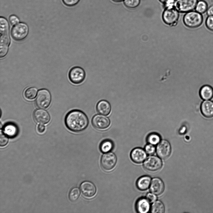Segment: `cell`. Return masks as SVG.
I'll list each match as a JSON object with an SVG mask.
<instances>
[{
    "instance_id": "6da1fadb",
    "label": "cell",
    "mask_w": 213,
    "mask_h": 213,
    "mask_svg": "<svg viewBox=\"0 0 213 213\" xmlns=\"http://www.w3.org/2000/svg\"><path fill=\"white\" fill-rule=\"evenodd\" d=\"M65 122L68 129L77 133L84 130L89 123L86 115L82 111L78 109H74L69 112L65 116Z\"/></svg>"
},
{
    "instance_id": "7a4b0ae2",
    "label": "cell",
    "mask_w": 213,
    "mask_h": 213,
    "mask_svg": "<svg viewBox=\"0 0 213 213\" xmlns=\"http://www.w3.org/2000/svg\"><path fill=\"white\" fill-rule=\"evenodd\" d=\"M0 57L2 58L7 54L10 44L9 24L4 17L0 18Z\"/></svg>"
},
{
    "instance_id": "3957f363",
    "label": "cell",
    "mask_w": 213,
    "mask_h": 213,
    "mask_svg": "<svg viewBox=\"0 0 213 213\" xmlns=\"http://www.w3.org/2000/svg\"><path fill=\"white\" fill-rule=\"evenodd\" d=\"M203 21L202 14L194 10L186 13L183 18L185 25L191 28L199 27L202 24Z\"/></svg>"
},
{
    "instance_id": "277c9868",
    "label": "cell",
    "mask_w": 213,
    "mask_h": 213,
    "mask_svg": "<svg viewBox=\"0 0 213 213\" xmlns=\"http://www.w3.org/2000/svg\"><path fill=\"white\" fill-rule=\"evenodd\" d=\"M29 32V28L27 25L24 23L20 22L12 27L11 31V35L14 40L21 41L27 37Z\"/></svg>"
},
{
    "instance_id": "5b68a950",
    "label": "cell",
    "mask_w": 213,
    "mask_h": 213,
    "mask_svg": "<svg viewBox=\"0 0 213 213\" xmlns=\"http://www.w3.org/2000/svg\"><path fill=\"white\" fill-rule=\"evenodd\" d=\"M179 12L174 7L164 8L162 14V18L164 22L171 26H175L177 24Z\"/></svg>"
},
{
    "instance_id": "8992f818",
    "label": "cell",
    "mask_w": 213,
    "mask_h": 213,
    "mask_svg": "<svg viewBox=\"0 0 213 213\" xmlns=\"http://www.w3.org/2000/svg\"><path fill=\"white\" fill-rule=\"evenodd\" d=\"M68 75L71 82L78 85L81 83L85 80L86 74L83 68L79 66H75L70 69Z\"/></svg>"
},
{
    "instance_id": "52a82bcc",
    "label": "cell",
    "mask_w": 213,
    "mask_h": 213,
    "mask_svg": "<svg viewBox=\"0 0 213 213\" xmlns=\"http://www.w3.org/2000/svg\"><path fill=\"white\" fill-rule=\"evenodd\" d=\"M51 96L49 91L46 89L39 91L35 100L37 106L41 109L47 108L50 104Z\"/></svg>"
},
{
    "instance_id": "ba28073f",
    "label": "cell",
    "mask_w": 213,
    "mask_h": 213,
    "mask_svg": "<svg viewBox=\"0 0 213 213\" xmlns=\"http://www.w3.org/2000/svg\"><path fill=\"white\" fill-rule=\"evenodd\" d=\"M198 0H176L174 7L180 13H186L195 10Z\"/></svg>"
},
{
    "instance_id": "9c48e42d",
    "label": "cell",
    "mask_w": 213,
    "mask_h": 213,
    "mask_svg": "<svg viewBox=\"0 0 213 213\" xmlns=\"http://www.w3.org/2000/svg\"><path fill=\"white\" fill-rule=\"evenodd\" d=\"M117 161L115 155L112 152L104 153L102 156L100 164L102 168L105 171H110L115 167Z\"/></svg>"
},
{
    "instance_id": "30bf717a",
    "label": "cell",
    "mask_w": 213,
    "mask_h": 213,
    "mask_svg": "<svg viewBox=\"0 0 213 213\" xmlns=\"http://www.w3.org/2000/svg\"><path fill=\"white\" fill-rule=\"evenodd\" d=\"M162 162L159 157L151 156L148 157L143 162V167L147 170L154 172L158 171L162 167Z\"/></svg>"
},
{
    "instance_id": "8fae6325",
    "label": "cell",
    "mask_w": 213,
    "mask_h": 213,
    "mask_svg": "<svg viewBox=\"0 0 213 213\" xmlns=\"http://www.w3.org/2000/svg\"><path fill=\"white\" fill-rule=\"evenodd\" d=\"M91 123L95 128L103 130L107 128L109 126L110 121L108 117L104 115L97 114L93 117Z\"/></svg>"
},
{
    "instance_id": "7c38bea8",
    "label": "cell",
    "mask_w": 213,
    "mask_h": 213,
    "mask_svg": "<svg viewBox=\"0 0 213 213\" xmlns=\"http://www.w3.org/2000/svg\"><path fill=\"white\" fill-rule=\"evenodd\" d=\"M157 153L159 157L165 159L170 156L171 148L169 142L166 140H161L156 148Z\"/></svg>"
},
{
    "instance_id": "4fadbf2b",
    "label": "cell",
    "mask_w": 213,
    "mask_h": 213,
    "mask_svg": "<svg viewBox=\"0 0 213 213\" xmlns=\"http://www.w3.org/2000/svg\"><path fill=\"white\" fill-rule=\"evenodd\" d=\"M80 190L83 195L85 197L90 198L96 194V188L92 182L86 181L82 182L80 185Z\"/></svg>"
},
{
    "instance_id": "5bb4252c",
    "label": "cell",
    "mask_w": 213,
    "mask_h": 213,
    "mask_svg": "<svg viewBox=\"0 0 213 213\" xmlns=\"http://www.w3.org/2000/svg\"><path fill=\"white\" fill-rule=\"evenodd\" d=\"M130 157L134 162L140 163L144 162L147 157L145 150L140 148H134L130 153Z\"/></svg>"
},
{
    "instance_id": "9a60e30c",
    "label": "cell",
    "mask_w": 213,
    "mask_h": 213,
    "mask_svg": "<svg viewBox=\"0 0 213 213\" xmlns=\"http://www.w3.org/2000/svg\"><path fill=\"white\" fill-rule=\"evenodd\" d=\"M200 111L202 115L207 118L213 117V101L211 100H203L200 106Z\"/></svg>"
},
{
    "instance_id": "2e32d148",
    "label": "cell",
    "mask_w": 213,
    "mask_h": 213,
    "mask_svg": "<svg viewBox=\"0 0 213 213\" xmlns=\"http://www.w3.org/2000/svg\"><path fill=\"white\" fill-rule=\"evenodd\" d=\"M33 117L35 121L41 124L48 123L50 119L49 113L46 110L42 109H37L34 111Z\"/></svg>"
},
{
    "instance_id": "e0dca14e",
    "label": "cell",
    "mask_w": 213,
    "mask_h": 213,
    "mask_svg": "<svg viewBox=\"0 0 213 213\" xmlns=\"http://www.w3.org/2000/svg\"><path fill=\"white\" fill-rule=\"evenodd\" d=\"M164 185L162 181L158 177H154L151 180L150 186L151 192L156 195H159L163 191Z\"/></svg>"
},
{
    "instance_id": "ac0fdd59",
    "label": "cell",
    "mask_w": 213,
    "mask_h": 213,
    "mask_svg": "<svg viewBox=\"0 0 213 213\" xmlns=\"http://www.w3.org/2000/svg\"><path fill=\"white\" fill-rule=\"evenodd\" d=\"M150 201L146 198H141L136 202L135 208L137 212L139 213H147L151 209Z\"/></svg>"
},
{
    "instance_id": "d6986e66",
    "label": "cell",
    "mask_w": 213,
    "mask_h": 213,
    "mask_svg": "<svg viewBox=\"0 0 213 213\" xmlns=\"http://www.w3.org/2000/svg\"><path fill=\"white\" fill-rule=\"evenodd\" d=\"M111 106L107 101L102 100L99 101L96 106V110L99 114L104 115H108L111 111Z\"/></svg>"
},
{
    "instance_id": "ffe728a7",
    "label": "cell",
    "mask_w": 213,
    "mask_h": 213,
    "mask_svg": "<svg viewBox=\"0 0 213 213\" xmlns=\"http://www.w3.org/2000/svg\"><path fill=\"white\" fill-rule=\"evenodd\" d=\"M199 94L202 100H211L213 98V88L209 85H203L200 89Z\"/></svg>"
},
{
    "instance_id": "44dd1931",
    "label": "cell",
    "mask_w": 213,
    "mask_h": 213,
    "mask_svg": "<svg viewBox=\"0 0 213 213\" xmlns=\"http://www.w3.org/2000/svg\"><path fill=\"white\" fill-rule=\"evenodd\" d=\"M151 177L148 176H144L139 178L136 182V186L138 189L141 191H144L148 189L151 182Z\"/></svg>"
},
{
    "instance_id": "7402d4cb",
    "label": "cell",
    "mask_w": 213,
    "mask_h": 213,
    "mask_svg": "<svg viewBox=\"0 0 213 213\" xmlns=\"http://www.w3.org/2000/svg\"><path fill=\"white\" fill-rule=\"evenodd\" d=\"M3 131L9 137L13 138L17 135L18 130L17 126L15 124L8 123L4 127Z\"/></svg>"
},
{
    "instance_id": "603a6c76",
    "label": "cell",
    "mask_w": 213,
    "mask_h": 213,
    "mask_svg": "<svg viewBox=\"0 0 213 213\" xmlns=\"http://www.w3.org/2000/svg\"><path fill=\"white\" fill-rule=\"evenodd\" d=\"M114 144L111 140L106 139L102 141L99 145L100 151L103 153H106L110 152L114 148Z\"/></svg>"
},
{
    "instance_id": "cb8c5ba5",
    "label": "cell",
    "mask_w": 213,
    "mask_h": 213,
    "mask_svg": "<svg viewBox=\"0 0 213 213\" xmlns=\"http://www.w3.org/2000/svg\"><path fill=\"white\" fill-rule=\"evenodd\" d=\"M165 208L163 204L159 200L156 201L152 204L150 211L152 213H163Z\"/></svg>"
},
{
    "instance_id": "d4e9b609",
    "label": "cell",
    "mask_w": 213,
    "mask_h": 213,
    "mask_svg": "<svg viewBox=\"0 0 213 213\" xmlns=\"http://www.w3.org/2000/svg\"><path fill=\"white\" fill-rule=\"evenodd\" d=\"M160 136L157 133H150L147 136V141L148 143L155 145H157L161 141Z\"/></svg>"
},
{
    "instance_id": "484cf974",
    "label": "cell",
    "mask_w": 213,
    "mask_h": 213,
    "mask_svg": "<svg viewBox=\"0 0 213 213\" xmlns=\"http://www.w3.org/2000/svg\"><path fill=\"white\" fill-rule=\"evenodd\" d=\"M208 7V4L205 0H199L196 6L195 11L202 14L206 12Z\"/></svg>"
},
{
    "instance_id": "4316f807",
    "label": "cell",
    "mask_w": 213,
    "mask_h": 213,
    "mask_svg": "<svg viewBox=\"0 0 213 213\" xmlns=\"http://www.w3.org/2000/svg\"><path fill=\"white\" fill-rule=\"evenodd\" d=\"M37 91V89L34 87L27 88L24 92L25 96L28 99H32L35 97Z\"/></svg>"
},
{
    "instance_id": "83f0119b",
    "label": "cell",
    "mask_w": 213,
    "mask_h": 213,
    "mask_svg": "<svg viewBox=\"0 0 213 213\" xmlns=\"http://www.w3.org/2000/svg\"><path fill=\"white\" fill-rule=\"evenodd\" d=\"M80 194V189L77 187H75L72 188L70 191L69 197L70 201L72 202H75L77 200Z\"/></svg>"
},
{
    "instance_id": "f1b7e54d",
    "label": "cell",
    "mask_w": 213,
    "mask_h": 213,
    "mask_svg": "<svg viewBox=\"0 0 213 213\" xmlns=\"http://www.w3.org/2000/svg\"><path fill=\"white\" fill-rule=\"evenodd\" d=\"M140 2V0H124L123 3L127 8L133 9L138 7Z\"/></svg>"
},
{
    "instance_id": "f546056e",
    "label": "cell",
    "mask_w": 213,
    "mask_h": 213,
    "mask_svg": "<svg viewBox=\"0 0 213 213\" xmlns=\"http://www.w3.org/2000/svg\"><path fill=\"white\" fill-rule=\"evenodd\" d=\"M205 25L209 30L213 32V16L207 17L205 21Z\"/></svg>"
},
{
    "instance_id": "4dcf8cb0",
    "label": "cell",
    "mask_w": 213,
    "mask_h": 213,
    "mask_svg": "<svg viewBox=\"0 0 213 213\" xmlns=\"http://www.w3.org/2000/svg\"><path fill=\"white\" fill-rule=\"evenodd\" d=\"M144 150L147 154L152 155L155 152L156 148L154 145L148 143L145 146Z\"/></svg>"
},
{
    "instance_id": "1f68e13d",
    "label": "cell",
    "mask_w": 213,
    "mask_h": 213,
    "mask_svg": "<svg viewBox=\"0 0 213 213\" xmlns=\"http://www.w3.org/2000/svg\"><path fill=\"white\" fill-rule=\"evenodd\" d=\"M8 142V138L6 134L1 131L0 133V145L3 147L5 146Z\"/></svg>"
},
{
    "instance_id": "d6a6232c",
    "label": "cell",
    "mask_w": 213,
    "mask_h": 213,
    "mask_svg": "<svg viewBox=\"0 0 213 213\" xmlns=\"http://www.w3.org/2000/svg\"><path fill=\"white\" fill-rule=\"evenodd\" d=\"M80 0H62L64 4L68 7H72L77 4Z\"/></svg>"
},
{
    "instance_id": "836d02e7",
    "label": "cell",
    "mask_w": 213,
    "mask_h": 213,
    "mask_svg": "<svg viewBox=\"0 0 213 213\" xmlns=\"http://www.w3.org/2000/svg\"><path fill=\"white\" fill-rule=\"evenodd\" d=\"M9 22L12 25H15L19 22V19L18 17L15 15H11L9 18Z\"/></svg>"
},
{
    "instance_id": "e575fe53",
    "label": "cell",
    "mask_w": 213,
    "mask_h": 213,
    "mask_svg": "<svg viewBox=\"0 0 213 213\" xmlns=\"http://www.w3.org/2000/svg\"><path fill=\"white\" fill-rule=\"evenodd\" d=\"M146 198L150 202H153L157 199L156 195L152 192L148 193L146 196Z\"/></svg>"
},
{
    "instance_id": "d590c367",
    "label": "cell",
    "mask_w": 213,
    "mask_h": 213,
    "mask_svg": "<svg viewBox=\"0 0 213 213\" xmlns=\"http://www.w3.org/2000/svg\"><path fill=\"white\" fill-rule=\"evenodd\" d=\"M206 14L208 16H213V4L208 7Z\"/></svg>"
},
{
    "instance_id": "8d00e7d4",
    "label": "cell",
    "mask_w": 213,
    "mask_h": 213,
    "mask_svg": "<svg viewBox=\"0 0 213 213\" xmlns=\"http://www.w3.org/2000/svg\"><path fill=\"white\" fill-rule=\"evenodd\" d=\"M45 130V126L41 124L39 125L37 127V131L39 133H43Z\"/></svg>"
},
{
    "instance_id": "74e56055",
    "label": "cell",
    "mask_w": 213,
    "mask_h": 213,
    "mask_svg": "<svg viewBox=\"0 0 213 213\" xmlns=\"http://www.w3.org/2000/svg\"><path fill=\"white\" fill-rule=\"evenodd\" d=\"M163 5L165 3L174 1L175 0H159Z\"/></svg>"
},
{
    "instance_id": "f35d334b",
    "label": "cell",
    "mask_w": 213,
    "mask_h": 213,
    "mask_svg": "<svg viewBox=\"0 0 213 213\" xmlns=\"http://www.w3.org/2000/svg\"><path fill=\"white\" fill-rule=\"evenodd\" d=\"M114 2H121L123 1L124 0H112Z\"/></svg>"
}]
</instances>
